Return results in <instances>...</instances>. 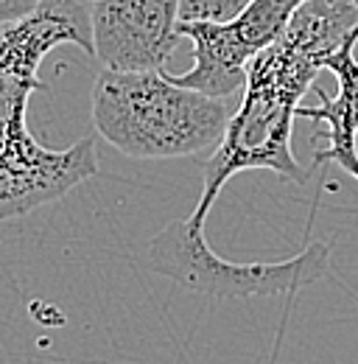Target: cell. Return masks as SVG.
Masks as SVG:
<instances>
[{
  "instance_id": "6da1fadb",
  "label": "cell",
  "mask_w": 358,
  "mask_h": 364,
  "mask_svg": "<svg viewBox=\"0 0 358 364\" xmlns=\"http://www.w3.org/2000/svg\"><path fill=\"white\" fill-rule=\"evenodd\" d=\"M62 43L92 53L90 3L40 0L31 14L0 23V222L45 208L98 174L95 140L48 149L28 129L31 92L45 90L40 65Z\"/></svg>"
},
{
  "instance_id": "7a4b0ae2",
  "label": "cell",
  "mask_w": 358,
  "mask_h": 364,
  "mask_svg": "<svg viewBox=\"0 0 358 364\" xmlns=\"http://www.w3.org/2000/svg\"><path fill=\"white\" fill-rule=\"evenodd\" d=\"M241 95H205L166 70H109L92 85V124L132 160L196 157L219 146Z\"/></svg>"
},
{
  "instance_id": "3957f363",
  "label": "cell",
  "mask_w": 358,
  "mask_h": 364,
  "mask_svg": "<svg viewBox=\"0 0 358 364\" xmlns=\"http://www.w3.org/2000/svg\"><path fill=\"white\" fill-rule=\"evenodd\" d=\"M319 70V59L288 37H280L252 56L241 104L213 157L205 163L202 199L193 210L196 216L207 219L224 182L241 171L266 168L300 185L308 182V171L291 151V132L300 98L308 92Z\"/></svg>"
},
{
  "instance_id": "277c9868",
  "label": "cell",
  "mask_w": 358,
  "mask_h": 364,
  "mask_svg": "<svg viewBox=\"0 0 358 364\" xmlns=\"http://www.w3.org/2000/svg\"><path fill=\"white\" fill-rule=\"evenodd\" d=\"M205 222L207 219L196 213L168 222L148 241L146 258L151 269L188 291H199L216 300L291 294L330 274L327 244H308L300 255L274 264L227 261L207 244Z\"/></svg>"
},
{
  "instance_id": "5b68a950",
  "label": "cell",
  "mask_w": 358,
  "mask_h": 364,
  "mask_svg": "<svg viewBox=\"0 0 358 364\" xmlns=\"http://www.w3.org/2000/svg\"><path fill=\"white\" fill-rule=\"evenodd\" d=\"M179 0L90 3L92 56L109 70H166L179 43Z\"/></svg>"
},
{
  "instance_id": "8992f818",
  "label": "cell",
  "mask_w": 358,
  "mask_h": 364,
  "mask_svg": "<svg viewBox=\"0 0 358 364\" xmlns=\"http://www.w3.org/2000/svg\"><path fill=\"white\" fill-rule=\"evenodd\" d=\"M358 28L322 59L325 70H333L336 76V95L316 90L319 107H297V118H308L313 124H322L319 140H325V149L313 151L316 163H336L347 174L358 180Z\"/></svg>"
},
{
  "instance_id": "52a82bcc",
  "label": "cell",
  "mask_w": 358,
  "mask_h": 364,
  "mask_svg": "<svg viewBox=\"0 0 358 364\" xmlns=\"http://www.w3.org/2000/svg\"><path fill=\"white\" fill-rule=\"evenodd\" d=\"M179 37L193 43V68L182 76H171L177 85L199 90L205 95H235L246 85V65L255 50L238 31L235 20L210 23V20H179Z\"/></svg>"
},
{
  "instance_id": "ba28073f",
  "label": "cell",
  "mask_w": 358,
  "mask_h": 364,
  "mask_svg": "<svg viewBox=\"0 0 358 364\" xmlns=\"http://www.w3.org/2000/svg\"><path fill=\"white\" fill-rule=\"evenodd\" d=\"M252 0H179V20L227 23L238 17Z\"/></svg>"
},
{
  "instance_id": "9c48e42d",
  "label": "cell",
  "mask_w": 358,
  "mask_h": 364,
  "mask_svg": "<svg viewBox=\"0 0 358 364\" xmlns=\"http://www.w3.org/2000/svg\"><path fill=\"white\" fill-rule=\"evenodd\" d=\"M40 0H0V23L3 20H20L37 9Z\"/></svg>"
},
{
  "instance_id": "30bf717a",
  "label": "cell",
  "mask_w": 358,
  "mask_h": 364,
  "mask_svg": "<svg viewBox=\"0 0 358 364\" xmlns=\"http://www.w3.org/2000/svg\"><path fill=\"white\" fill-rule=\"evenodd\" d=\"M85 3H95V0H85Z\"/></svg>"
}]
</instances>
